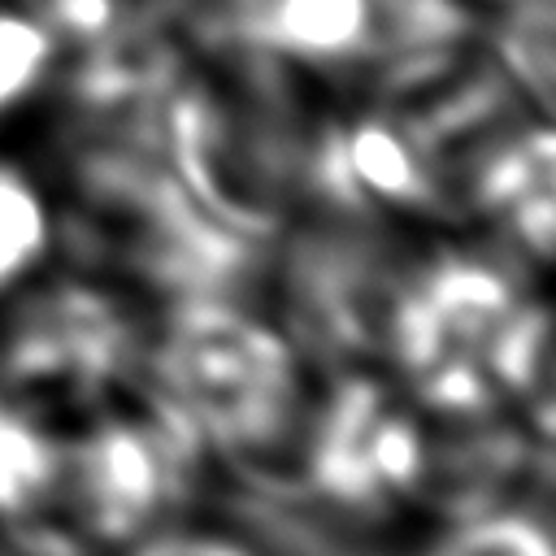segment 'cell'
I'll use <instances>...</instances> for the list:
<instances>
[{"mask_svg": "<svg viewBox=\"0 0 556 556\" xmlns=\"http://www.w3.org/2000/svg\"><path fill=\"white\" fill-rule=\"evenodd\" d=\"M61 426V478L52 513L35 539L43 556L117 552L139 534L165 526L161 517L182 500L191 443L148 404L117 400Z\"/></svg>", "mask_w": 556, "mask_h": 556, "instance_id": "obj_4", "label": "cell"}, {"mask_svg": "<svg viewBox=\"0 0 556 556\" xmlns=\"http://www.w3.org/2000/svg\"><path fill=\"white\" fill-rule=\"evenodd\" d=\"M61 239L52 191L22 161L0 156V300L48 269Z\"/></svg>", "mask_w": 556, "mask_h": 556, "instance_id": "obj_7", "label": "cell"}, {"mask_svg": "<svg viewBox=\"0 0 556 556\" xmlns=\"http://www.w3.org/2000/svg\"><path fill=\"white\" fill-rule=\"evenodd\" d=\"M148 404L213 452L269 447L300 404V365L261 317L222 300H182L143 343Z\"/></svg>", "mask_w": 556, "mask_h": 556, "instance_id": "obj_2", "label": "cell"}, {"mask_svg": "<svg viewBox=\"0 0 556 556\" xmlns=\"http://www.w3.org/2000/svg\"><path fill=\"white\" fill-rule=\"evenodd\" d=\"M391 352L426 408L491 413L534 382L547 352V317L491 265L443 256L400 295Z\"/></svg>", "mask_w": 556, "mask_h": 556, "instance_id": "obj_1", "label": "cell"}, {"mask_svg": "<svg viewBox=\"0 0 556 556\" xmlns=\"http://www.w3.org/2000/svg\"><path fill=\"white\" fill-rule=\"evenodd\" d=\"M478 208L517 248L556 261V126L521 130L482 161Z\"/></svg>", "mask_w": 556, "mask_h": 556, "instance_id": "obj_6", "label": "cell"}, {"mask_svg": "<svg viewBox=\"0 0 556 556\" xmlns=\"http://www.w3.org/2000/svg\"><path fill=\"white\" fill-rule=\"evenodd\" d=\"M430 556H556V534L521 513H486L452 530Z\"/></svg>", "mask_w": 556, "mask_h": 556, "instance_id": "obj_9", "label": "cell"}, {"mask_svg": "<svg viewBox=\"0 0 556 556\" xmlns=\"http://www.w3.org/2000/svg\"><path fill=\"white\" fill-rule=\"evenodd\" d=\"M117 556H256V552L243 547L239 539L217 534V530H200V526H156V530L139 534L135 543L117 547Z\"/></svg>", "mask_w": 556, "mask_h": 556, "instance_id": "obj_10", "label": "cell"}, {"mask_svg": "<svg viewBox=\"0 0 556 556\" xmlns=\"http://www.w3.org/2000/svg\"><path fill=\"white\" fill-rule=\"evenodd\" d=\"M0 556H43V552L35 543H26L22 534H13V530L0 526Z\"/></svg>", "mask_w": 556, "mask_h": 556, "instance_id": "obj_11", "label": "cell"}, {"mask_svg": "<svg viewBox=\"0 0 556 556\" xmlns=\"http://www.w3.org/2000/svg\"><path fill=\"white\" fill-rule=\"evenodd\" d=\"M308 473L339 504L374 508L413 491L421 478V434L378 382H343L313 430Z\"/></svg>", "mask_w": 556, "mask_h": 556, "instance_id": "obj_5", "label": "cell"}, {"mask_svg": "<svg viewBox=\"0 0 556 556\" xmlns=\"http://www.w3.org/2000/svg\"><path fill=\"white\" fill-rule=\"evenodd\" d=\"M65 70L61 43L22 9L0 4V126L30 109Z\"/></svg>", "mask_w": 556, "mask_h": 556, "instance_id": "obj_8", "label": "cell"}, {"mask_svg": "<svg viewBox=\"0 0 556 556\" xmlns=\"http://www.w3.org/2000/svg\"><path fill=\"white\" fill-rule=\"evenodd\" d=\"M143 365L126 300L87 278L39 269L0 300V395L52 421L109 404Z\"/></svg>", "mask_w": 556, "mask_h": 556, "instance_id": "obj_3", "label": "cell"}]
</instances>
